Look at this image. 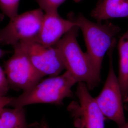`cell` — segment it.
I'll use <instances>...</instances> for the list:
<instances>
[{"label": "cell", "mask_w": 128, "mask_h": 128, "mask_svg": "<svg viewBox=\"0 0 128 128\" xmlns=\"http://www.w3.org/2000/svg\"><path fill=\"white\" fill-rule=\"evenodd\" d=\"M79 28H73L55 45L63 61L66 70L73 76L77 82H84L89 90L98 86L101 74L95 68L87 52H84L78 41Z\"/></svg>", "instance_id": "cell-1"}, {"label": "cell", "mask_w": 128, "mask_h": 128, "mask_svg": "<svg viewBox=\"0 0 128 128\" xmlns=\"http://www.w3.org/2000/svg\"><path fill=\"white\" fill-rule=\"evenodd\" d=\"M68 18L74 22L82 32L86 52L99 73L101 74L104 58L112 45L120 28L110 22H93L82 14L69 13Z\"/></svg>", "instance_id": "cell-2"}, {"label": "cell", "mask_w": 128, "mask_h": 128, "mask_svg": "<svg viewBox=\"0 0 128 128\" xmlns=\"http://www.w3.org/2000/svg\"><path fill=\"white\" fill-rule=\"evenodd\" d=\"M78 83L68 71L60 75L41 80L30 90L14 97L10 104L12 107H24L37 104H62L64 99L73 96L72 89Z\"/></svg>", "instance_id": "cell-3"}, {"label": "cell", "mask_w": 128, "mask_h": 128, "mask_svg": "<svg viewBox=\"0 0 128 128\" xmlns=\"http://www.w3.org/2000/svg\"><path fill=\"white\" fill-rule=\"evenodd\" d=\"M116 41L108 51L109 68L108 76L101 92L95 97L105 118L113 121L120 128L127 122L124 115V105L118 77L113 64V54Z\"/></svg>", "instance_id": "cell-4"}, {"label": "cell", "mask_w": 128, "mask_h": 128, "mask_svg": "<svg viewBox=\"0 0 128 128\" xmlns=\"http://www.w3.org/2000/svg\"><path fill=\"white\" fill-rule=\"evenodd\" d=\"M45 12L39 8L18 14L0 30V45H14L22 41L34 40L41 29Z\"/></svg>", "instance_id": "cell-5"}, {"label": "cell", "mask_w": 128, "mask_h": 128, "mask_svg": "<svg viewBox=\"0 0 128 128\" xmlns=\"http://www.w3.org/2000/svg\"><path fill=\"white\" fill-rule=\"evenodd\" d=\"M14 54L5 64V73L10 87L25 92L44 78L34 68L20 43L12 46Z\"/></svg>", "instance_id": "cell-6"}, {"label": "cell", "mask_w": 128, "mask_h": 128, "mask_svg": "<svg viewBox=\"0 0 128 128\" xmlns=\"http://www.w3.org/2000/svg\"><path fill=\"white\" fill-rule=\"evenodd\" d=\"M76 92L78 101L68 107L76 128H104L105 117L95 97L92 96L84 82L78 83Z\"/></svg>", "instance_id": "cell-7"}, {"label": "cell", "mask_w": 128, "mask_h": 128, "mask_svg": "<svg viewBox=\"0 0 128 128\" xmlns=\"http://www.w3.org/2000/svg\"><path fill=\"white\" fill-rule=\"evenodd\" d=\"M34 68L43 77L54 76L66 70L62 57L55 46H46L33 40L20 42Z\"/></svg>", "instance_id": "cell-8"}, {"label": "cell", "mask_w": 128, "mask_h": 128, "mask_svg": "<svg viewBox=\"0 0 128 128\" xmlns=\"http://www.w3.org/2000/svg\"><path fill=\"white\" fill-rule=\"evenodd\" d=\"M76 26L73 20L62 18L58 12L45 13L40 32L33 41L46 46H55Z\"/></svg>", "instance_id": "cell-9"}, {"label": "cell", "mask_w": 128, "mask_h": 128, "mask_svg": "<svg viewBox=\"0 0 128 128\" xmlns=\"http://www.w3.org/2000/svg\"><path fill=\"white\" fill-rule=\"evenodd\" d=\"M91 16L98 22L114 18L128 19V0H102L98 2Z\"/></svg>", "instance_id": "cell-10"}, {"label": "cell", "mask_w": 128, "mask_h": 128, "mask_svg": "<svg viewBox=\"0 0 128 128\" xmlns=\"http://www.w3.org/2000/svg\"><path fill=\"white\" fill-rule=\"evenodd\" d=\"M119 55V74L117 76L124 99L128 101V27L118 43Z\"/></svg>", "instance_id": "cell-11"}, {"label": "cell", "mask_w": 128, "mask_h": 128, "mask_svg": "<svg viewBox=\"0 0 128 128\" xmlns=\"http://www.w3.org/2000/svg\"><path fill=\"white\" fill-rule=\"evenodd\" d=\"M24 107L0 109V128H27Z\"/></svg>", "instance_id": "cell-12"}, {"label": "cell", "mask_w": 128, "mask_h": 128, "mask_svg": "<svg viewBox=\"0 0 128 128\" xmlns=\"http://www.w3.org/2000/svg\"><path fill=\"white\" fill-rule=\"evenodd\" d=\"M20 0H0V9L4 15L10 19L18 14Z\"/></svg>", "instance_id": "cell-13"}, {"label": "cell", "mask_w": 128, "mask_h": 128, "mask_svg": "<svg viewBox=\"0 0 128 128\" xmlns=\"http://www.w3.org/2000/svg\"><path fill=\"white\" fill-rule=\"evenodd\" d=\"M40 8L45 13L58 12V9L66 0H35ZM75 2H80L83 0H73Z\"/></svg>", "instance_id": "cell-14"}, {"label": "cell", "mask_w": 128, "mask_h": 128, "mask_svg": "<svg viewBox=\"0 0 128 128\" xmlns=\"http://www.w3.org/2000/svg\"><path fill=\"white\" fill-rule=\"evenodd\" d=\"M10 88V86L5 71L0 66V96H6Z\"/></svg>", "instance_id": "cell-15"}, {"label": "cell", "mask_w": 128, "mask_h": 128, "mask_svg": "<svg viewBox=\"0 0 128 128\" xmlns=\"http://www.w3.org/2000/svg\"><path fill=\"white\" fill-rule=\"evenodd\" d=\"M14 98L6 96H0V109L7 105H10Z\"/></svg>", "instance_id": "cell-16"}, {"label": "cell", "mask_w": 128, "mask_h": 128, "mask_svg": "<svg viewBox=\"0 0 128 128\" xmlns=\"http://www.w3.org/2000/svg\"><path fill=\"white\" fill-rule=\"evenodd\" d=\"M7 53V51L3 50L0 48V58H2Z\"/></svg>", "instance_id": "cell-17"}, {"label": "cell", "mask_w": 128, "mask_h": 128, "mask_svg": "<svg viewBox=\"0 0 128 128\" xmlns=\"http://www.w3.org/2000/svg\"><path fill=\"white\" fill-rule=\"evenodd\" d=\"M4 15L2 13H0V22H1L4 19Z\"/></svg>", "instance_id": "cell-18"}, {"label": "cell", "mask_w": 128, "mask_h": 128, "mask_svg": "<svg viewBox=\"0 0 128 128\" xmlns=\"http://www.w3.org/2000/svg\"><path fill=\"white\" fill-rule=\"evenodd\" d=\"M118 128H128V121L126 122V123L124 124L122 126Z\"/></svg>", "instance_id": "cell-19"}, {"label": "cell", "mask_w": 128, "mask_h": 128, "mask_svg": "<svg viewBox=\"0 0 128 128\" xmlns=\"http://www.w3.org/2000/svg\"><path fill=\"white\" fill-rule=\"evenodd\" d=\"M125 105H124V108L126 109L127 110H128V101H127V102H126L125 104Z\"/></svg>", "instance_id": "cell-20"}, {"label": "cell", "mask_w": 128, "mask_h": 128, "mask_svg": "<svg viewBox=\"0 0 128 128\" xmlns=\"http://www.w3.org/2000/svg\"><path fill=\"white\" fill-rule=\"evenodd\" d=\"M102 0H98V2H100Z\"/></svg>", "instance_id": "cell-21"}]
</instances>
